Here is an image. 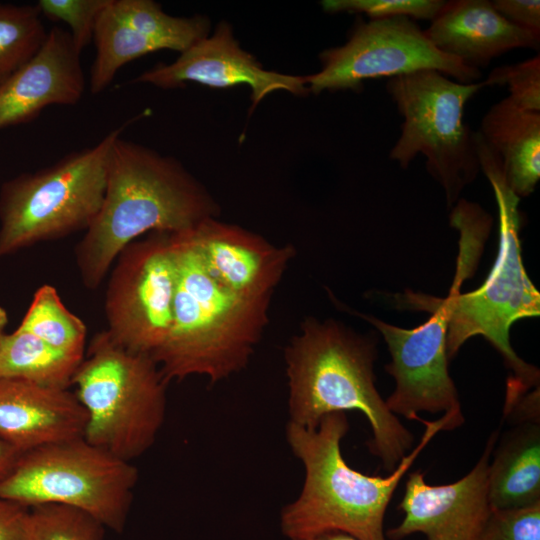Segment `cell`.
I'll use <instances>...</instances> for the list:
<instances>
[{
	"label": "cell",
	"instance_id": "cell-33",
	"mask_svg": "<svg viewBox=\"0 0 540 540\" xmlns=\"http://www.w3.org/2000/svg\"><path fill=\"white\" fill-rule=\"evenodd\" d=\"M29 508L0 497V540H27Z\"/></svg>",
	"mask_w": 540,
	"mask_h": 540
},
{
	"label": "cell",
	"instance_id": "cell-6",
	"mask_svg": "<svg viewBox=\"0 0 540 540\" xmlns=\"http://www.w3.org/2000/svg\"><path fill=\"white\" fill-rule=\"evenodd\" d=\"M72 385L87 415L88 442L129 462L151 448L165 420L168 383L150 356L123 348L102 330Z\"/></svg>",
	"mask_w": 540,
	"mask_h": 540
},
{
	"label": "cell",
	"instance_id": "cell-2",
	"mask_svg": "<svg viewBox=\"0 0 540 540\" xmlns=\"http://www.w3.org/2000/svg\"><path fill=\"white\" fill-rule=\"evenodd\" d=\"M376 344L336 320L307 317L284 349L289 422L314 429L329 414L362 413L372 431L368 449L390 473L411 450L414 436L376 388Z\"/></svg>",
	"mask_w": 540,
	"mask_h": 540
},
{
	"label": "cell",
	"instance_id": "cell-20",
	"mask_svg": "<svg viewBox=\"0 0 540 540\" xmlns=\"http://www.w3.org/2000/svg\"><path fill=\"white\" fill-rule=\"evenodd\" d=\"M492 509L540 502V423H523L497 439L488 470Z\"/></svg>",
	"mask_w": 540,
	"mask_h": 540
},
{
	"label": "cell",
	"instance_id": "cell-31",
	"mask_svg": "<svg viewBox=\"0 0 540 540\" xmlns=\"http://www.w3.org/2000/svg\"><path fill=\"white\" fill-rule=\"evenodd\" d=\"M495 10L510 23L540 34L539 0H494Z\"/></svg>",
	"mask_w": 540,
	"mask_h": 540
},
{
	"label": "cell",
	"instance_id": "cell-32",
	"mask_svg": "<svg viewBox=\"0 0 540 540\" xmlns=\"http://www.w3.org/2000/svg\"><path fill=\"white\" fill-rule=\"evenodd\" d=\"M539 387L531 391L505 399L503 419L510 424L540 423Z\"/></svg>",
	"mask_w": 540,
	"mask_h": 540
},
{
	"label": "cell",
	"instance_id": "cell-34",
	"mask_svg": "<svg viewBox=\"0 0 540 540\" xmlns=\"http://www.w3.org/2000/svg\"><path fill=\"white\" fill-rule=\"evenodd\" d=\"M21 453L0 440V480L12 469Z\"/></svg>",
	"mask_w": 540,
	"mask_h": 540
},
{
	"label": "cell",
	"instance_id": "cell-29",
	"mask_svg": "<svg viewBox=\"0 0 540 540\" xmlns=\"http://www.w3.org/2000/svg\"><path fill=\"white\" fill-rule=\"evenodd\" d=\"M487 86L507 85L512 100L521 108L540 112V57L497 67L485 79Z\"/></svg>",
	"mask_w": 540,
	"mask_h": 540
},
{
	"label": "cell",
	"instance_id": "cell-5",
	"mask_svg": "<svg viewBox=\"0 0 540 540\" xmlns=\"http://www.w3.org/2000/svg\"><path fill=\"white\" fill-rule=\"evenodd\" d=\"M480 171L494 192L499 216V250L485 282L461 294L462 283L475 269L458 261L449 295L440 298L448 315L446 348L452 359L470 338L483 336L511 371L506 393L524 394L539 387L538 368L521 359L510 344V328L520 319L540 314V294L523 264L520 242V198L509 187L498 155L476 133Z\"/></svg>",
	"mask_w": 540,
	"mask_h": 540
},
{
	"label": "cell",
	"instance_id": "cell-8",
	"mask_svg": "<svg viewBox=\"0 0 540 540\" xmlns=\"http://www.w3.org/2000/svg\"><path fill=\"white\" fill-rule=\"evenodd\" d=\"M486 86V80L463 84L436 70L395 76L386 84L403 118L390 159L408 168L423 154L427 171L445 192L448 207L480 172L476 131L465 122L464 111L469 99Z\"/></svg>",
	"mask_w": 540,
	"mask_h": 540
},
{
	"label": "cell",
	"instance_id": "cell-12",
	"mask_svg": "<svg viewBox=\"0 0 540 540\" xmlns=\"http://www.w3.org/2000/svg\"><path fill=\"white\" fill-rule=\"evenodd\" d=\"M406 308L424 310L430 318L413 329L388 324L376 317L355 313L382 334L391 355L385 370L395 380V389L385 400L397 417L418 420L420 412L448 417L453 430L463 425L458 392L448 370L446 348L448 315L440 298L414 292L397 295Z\"/></svg>",
	"mask_w": 540,
	"mask_h": 540
},
{
	"label": "cell",
	"instance_id": "cell-18",
	"mask_svg": "<svg viewBox=\"0 0 540 540\" xmlns=\"http://www.w3.org/2000/svg\"><path fill=\"white\" fill-rule=\"evenodd\" d=\"M424 32L438 50L475 69L512 49L540 44V34L510 23L488 0L445 1Z\"/></svg>",
	"mask_w": 540,
	"mask_h": 540
},
{
	"label": "cell",
	"instance_id": "cell-22",
	"mask_svg": "<svg viewBox=\"0 0 540 540\" xmlns=\"http://www.w3.org/2000/svg\"><path fill=\"white\" fill-rule=\"evenodd\" d=\"M110 3L111 0L99 14L93 35L96 56L89 77L92 94L109 86L123 65L162 50L157 43L121 21L112 12Z\"/></svg>",
	"mask_w": 540,
	"mask_h": 540
},
{
	"label": "cell",
	"instance_id": "cell-30",
	"mask_svg": "<svg viewBox=\"0 0 540 540\" xmlns=\"http://www.w3.org/2000/svg\"><path fill=\"white\" fill-rule=\"evenodd\" d=\"M478 540H540V502L492 509Z\"/></svg>",
	"mask_w": 540,
	"mask_h": 540
},
{
	"label": "cell",
	"instance_id": "cell-23",
	"mask_svg": "<svg viewBox=\"0 0 540 540\" xmlns=\"http://www.w3.org/2000/svg\"><path fill=\"white\" fill-rule=\"evenodd\" d=\"M112 12L124 23L157 43L180 53L209 35L210 21L202 15L174 17L152 0H111Z\"/></svg>",
	"mask_w": 540,
	"mask_h": 540
},
{
	"label": "cell",
	"instance_id": "cell-35",
	"mask_svg": "<svg viewBox=\"0 0 540 540\" xmlns=\"http://www.w3.org/2000/svg\"><path fill=\"white\" fill-rule=\"evenodd\" d=\"M296 540H357L353 536L341 531H328Z\"/></svg>",
	"mask_w": 540,
	"mask_h": 540
},
{
	"label": "cell",
	"instance_id": "cell-28",
	"mask_svg": "<svg viewBox=\"0 0 540 540\" xmlns=\"http://www.w3.org/2000/svg\"><path fill=\"white\" fill-rule=\"evenodd\" d=\"M109 2L110 0H40L36 6L41 16L69 26L74 46L81 53L93 39L98 16Z\"/></svg>",
	"mask_w": 540,
	"mask_h": 540
},
{
	"label": "cell",
	"instance_id": "cell-16",
	"mask_svg": "<svg viewBox=\"0 0 540 540\" xmlns=\"http://www.w3.org/2000/svg\"><path fill=\"white\" fill-rule=\"evenodd\" d=\"M69 32L48 31L38 53L0 83V129L27 123L50 105H75L85 78Z\"/></svg>",
	"mask_w": 540,
	"mask_h": 540
},
{
	"label": "cell",
	"instance_id": "cell-9",
	"mask_svg": "<svg viewBox=\"0 0 540 540\" xmlns=\"http://www.w3.org/2000/svg\"><path fill=\"white\" fill-rule=\"evenodd\" d=\"M138 470L84 437L23 452L0 480V497L27 508L61 504L88 513L122 532Z\"/></svg>",
	"mask_w": 540,
	"mask_h": 540
},
{
	"label": "cell",
	"instance_id": "cell-4",
	"mask_svg": "<svg viewBox=\"0 0 540 540\" xmlns=\"http://www.w3.org/2000/svg\"><path fill=\"white\" fill-rule=\"evenodd\" d=\"M189 230L171 233L177 264L172 325L151 358L167 383L199 375L216 384L247 367L269 322L272 297L246 298L218 284Z\"/></svg>",
	"mask_w": 540,
	"mask_h": 540
},
{
	"label": "cell",
	"instance_id": "cell-1",
	"mask_svg": "<svg viewBox=\"0 0 540 540\" xmlns=\"http://www.w3.org/2000/svg\"><path fill=\"white\" fill-rule=\"evenodd\" d=\"M219 214L213 196L178 160L120 135L110 149L100 210L75 247L83 285L96 289L139 237L183 232Z\"/></svg>",
	"mask_w": 540,
	"mask_h": 540
},
{
	"label": "cell",
	"instance_id": "cell-17",
	"mask_svg": "<svg viewBox=\"0 0 540 540\" xmlns=\"http://www.w3.org/2000/svg\"><path fill=\"white\" fill-rule=\"evenodd\" d=\"M85 409L74 392L0 379V440L20 453L83 437Z\"/></svg>",
	"mask_w": 540,
	"mask_h": 540
},
{
	"label": "cell",
	"instance_id": "cell-11",
	"mask_svg": "<svg viewBox=\"0 0 540 540\" xmlns=\"http://www.w3.org/2000/svg\"><path fill=\"white\" fill-rule=\"evenodd\" d=\"M322 68L305 76L309 92L359 91L368 79L436 70L455 81L469 84L482 76L438 50L411 18L391 17L359 22L348 41L319 55Z\"/></svg>",
	"mask_w": 540,
	"mask_h": 540
},
{
	"label": "cell",
	"instance_id": "cell-25",
	"mask_svg": "<svg viewBox=\"0 0 540 540\" xmlns=\"http://www.w3.org/2000/svg\"><path fill=\"white\" fill-rule=\"evenodd\" d=\"M47 34L36 4L0 3V83L38 53Z\"/></svg>",
	"mask_w": 540,
	"mask_h": 540
},
{
	"label": "cell",
	"instance_id": "cell-27",
	"mask_svg": "<svg viewBox=\"0 0 540 540\" xmlns=\"http://www.w3.org/2000/svg\"><path fill=\"white\" fill-rule=\"evenodd\" d=\"M442 0H324L327 13H363L370 19L408 17L432 21L444 6Z\"/></svg>",
	"mask_w": 540,
	"mask_h": 540
},
{
	"label": "cell",
	"instance_id": "cell-10",
	"mask_svg": "<svg viewBox=\"0 0 540 540\" xmlns=\"http://www.w3.org/2000/svg\"><path fill=\"white\" fill-rule=\"evenodd\" d=\"M110 270L106 331L123 348L152 357L172 325L177 264L171 233L152 232L131 242Z\"/></svg>",
	"mask_w": 540,
	"mask_h": 540
},
{
	"label": "cell",
	"instance_id": "cell-3",
	"mask_svg": "<svg viewBox=\"0 0 540 540\" xmlns=\"http://www.w3.org/2000/svg\"><path fill=\"white\" fill-rule=\"evenodd\" d=\"M425 426L418 444L387 476L367 475L350 467L341 453L349 430L345 413H332L314 429L288 421L286 440L305 470L298 497L280 514L282 533L290 540L341 531L357 540H387L384 517L401 479L440 431H451L450 420L418 419Z\"/></svg>",
	"mask_w": 540,
	"mask_h": 540
},
{
	"label": "cell",
	"instance_id": "cell-26",
	"mask_svg": "<svg viewBox=\"0 0 540 540\" xmlns=\"http://www.w3.org/2000/svg\"><path fill=\"white\" fill-rule=\"evenodd\" d=\"M105 526L88 513L61 504L29 508L27 540H103Z\"/></svg>",
	"mask_w": 540,
	"mask_h": 540
},
{
	"label": "cell",
	"instance_id": "cell-7",
	"mask_svg": "<svg viewBox=\"0 0 540 540\" xmlns=\"http://www.w3.org/2000/svg\"><path fill=\"white\" fill-rule=\"evenodd\" d=\"M126 127L96 145L5 182L0 191V256L86 231L100 210L110 149Z\"/></svg>",
	"mask_w": 540,
	"mask_h": 540
},
{
	"label": "cell",
	"instance_id": "cell-19",
	"mask_svg": "<svg viewBox=\"0 0 540 540\" xmlns=\"http://www.w3.org/2000/svg\"><path fill=\"white\" fill-rule=\"evenodd\" d=\"M478 132L500 158L511 190L519 198L533 193L540 178V112L507 96L491 106Z\"/></svg>",
	"mask_w": 540,
	"mask_h": 540
},
{
	"label": "cell",
	"instance_id": "cell-24",
	"mask_svg": "<svg viewBox=\"0 0 540 540\" xmlns=\"http://www.w3.org/2000/svg\"><path fill=\"white\" fill-rule=\"evenodd\" d=\"M17 329L67 354L80 358L85 355L86 325L64 305L52 285L44 284L36 290Z\"/></svg>",
	"mask_w": 540,
	"mask_h": 540
},
{
	"label": "cell",
	"instance_id": "cell-13",
	"mask_svg": "<svg viewBox=\"0 0 540 540\" xmlns=\"http://www.w3.org/2000/svg\"><path fill=\"white\" fill-rule=\"evenodd\" d=\"M500 428L489 436L475 466L459 480L431 485L421 470L411 472L398 505L404 513L396 527L386 531L390 540L422 533L427 540H478L491 513L488 470Z\"/></svg>",
	"mask_w": 540,
	"mask_h": 540
},
{
	"label": "cell",
	"instance_id": "cell-14",
	"mask_svg": "<svg viewBox=\"0 0 540 540\" xmlns=\"http://www.w3.org/2000/svg\"><path fill=\"white\" fill-rule=\"evenodd\" d=\"M163 89L184 86L187 82L226 88L248 85L252 110L268 94L286 90L294 95L309 93L305 76H294L264 69L243 50L229 23L221 21L208 35L180 54L171 64H158L134 80Z\"/></svg>",
	"mask_w": 540,
	"mask_h": 540
},
{
	"label": "cell",
	"instance_id": "cell-21",
	"mask_svg": "<svg viewBox=\"0 0 540 540\" xmlns=\"http://www.w3.org/2000/svg\"><path fill=\"white\" fill-rule=\"evenodd\" d=\"M83 358L57 350L33 334L16 329L6 333L0 343V379L69 389Z\"/></svg>",
	"mask_w": 540,
	"mask_h": 540
},
{
	"label": "cell",
	"instance_id": "cell-36",
	"mask_svg": "<svg viewBox=\"0 0 540 540\" xmlns=\"http://www.w3.org/2000/svg\"><path fill=\"white\" fill-rule=\"evenodd\" d=\"M8 324V315L3 307H0V343L6 334V327Z\"/></svg>",
	"mask_w": 540,
	"mask_h": 540
},
{
	"label": "cell",
	"instance_id": "cell-15",
	"mask_svg": "<svg viewBox=\"0 0 540 540\" xmlns=\"http://www.w3.org/2000/svg\"><path fill=\"white\" fill-rule=\"evenodd\" d=\"M189 234L207 273L222 287L246 298L272 297L296 254L293 245H274L216 217L201 221Z\"/></svg>",
	"mask_w": 540,
	"mask_h": 540
}]
</instances>
